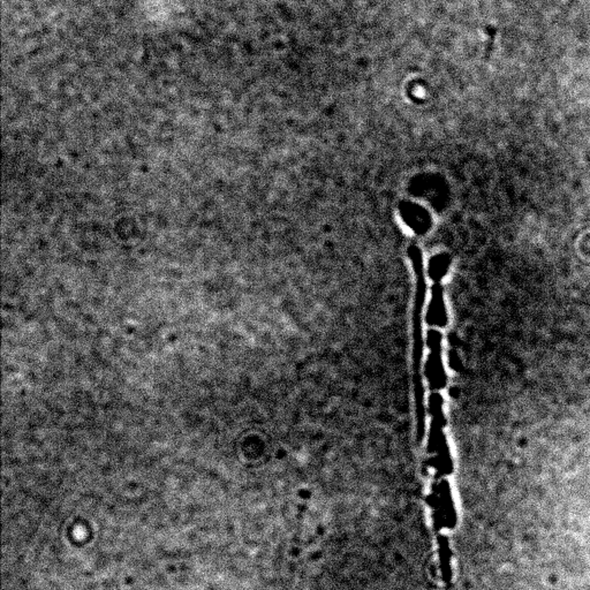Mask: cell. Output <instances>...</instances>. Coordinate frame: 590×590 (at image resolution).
<instances>
[{
    "instance_id": "cell-1",
    "label": "cell",
    "mask_w": 590,
    "mask_h": 590,
    "mask_svg": "<svg viewBox=\"0 0 590 590\" xmlns=\"http://www.w3.org/2000/svg\"><path fill=\"white\" fill-rule=\"evenodd\" d=\"M400 216L407 226L417 235H424L432 226V219L424 208L414 202L402 201L399 205Z\"/></svg>"
},
{
    "instance_id": "cell-2",
    "label": "cell",
    "mask_w": 590,
    "mask_h": 590,
    "mask_svg": "<svg viewBox=\"0 0 590 590\" xmlns=\"http://www.w3.org/2000/svg\"><path fill=\"white\" fill-rule=\"evenodd\" d=\"M426 323L431 327L445 328L448 324V313H446L444 289L440 282H434L431 289V301H430L428 313H426Z\"/></svg>"
},
{
    "instance_id": "cell-3",
    "label": "cell",
    "mask_w": 590,
    "mask_h": 590,
    "mask_svg": "<svg viewBox=\"0 0 590 590\" xmlns=\"http://www.w3.org/2000/svg\"><path fill=\"white\" fill-rule=\"evenodd\" d=\"M450 264H451V258L446 254H437L431 257L428 265V273L432 281L440 282L441 279L448 273Z\"/></svg>"
}]
</instances>
